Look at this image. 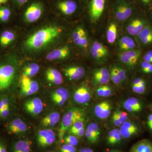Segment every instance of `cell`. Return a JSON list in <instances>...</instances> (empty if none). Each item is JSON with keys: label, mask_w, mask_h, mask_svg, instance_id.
I'll return each mask as SVG.
<instances>
[{"label": "cell", "mask_w": 152, "mask_h": 152, "mask_svg": "<svg viewBox=\"0 0 152 152\" xmlns=\"http://www.w3.org/2000/svg\"><path fill=\"white\" fill-rule=\"evenodd\" d=\"M62 27L57 24L45 25L34 31L25 39L23 48L29 55H36L53 46L64 34Z\"/></svg>", "instance_id": "obj_1"}, {"label": "cell", "mask_w": 152, "mask_h": 152, "mask_svg": "<svg viewBox=\"0 0 152 152\" xmlns=\"http://www.w3.org/2000/svg\"><path fill=\"white\" fill-rule=\"evenodd\" d=\"M49 6L45 0H30L21 8L23 19L27 23H35L45 15Z\"/></svg>", "instance_id": "obj_2"}, {"label": "cell", "mask_w": 152, "mask_h": 152, "mask_svg": "<svg viewBox=\"0 0 152 152\" xmlns=\"http://www.w3.org/2000/svg\"><path fill=\"white\" fill-rule=\"evenodd\" d=\"M16 73L15 66L11 61L0 62V91L7 89L12 86Z\"/></svg>", "instance_id": "obj_3"}, {"label": "cell", "mask_w": 152, "mask_h": 152, "mask_svg": "<svg viewBox=\"0 0 152 152\" xmlns=\"http://www.w3.org/2000/svg\"><path fill=\"white\" fill-rule=\"evenodd\" d=\"M84 115L83 111L77 108L71 109L66 113L63 117L59 131V137L61 140H63L66 131L76 122L83 119Z\"/></svg>", "instance_id": "obj_4"}, {"label": "cell", "mask_w": 152, "mask_h": 152, "mask_svg": "<svg viewBox=\"0 0 152 152\" xmlns=\"http://www.w3.org/2000/svg\"><path fill=\"white\" fill-rule=\"evenodd\" d=\"M51 7L56 13L70 16L77 10L79 4L76 0H52Z\"/></svg>", "instance_id": "obj_5"}, {"label": "cell", "mask_w": 152, "mask_h": 152, "mask_svg": "<svg viewBox=\"0 0 152 152\" xmlns=\"http://www.w3.org/2000/svg\"><path fill=\"white\" fill-rule=\"evenodd\" d=\"M114 12L117 20L124 21L132 15L133 9L124 0H117L114 6Z\"/></svg>", "instance_id": "obj_6"}, {"label": "cell", "mask_w": 152, "mask_h": 152, "mask_svg": "<svg viewBox=\"0 0 152 152\" xmlns=\"http://www.w3.org/2000/svg\"><path fill=\"white\" fill-rule=\"evenodd\" d=\"M106 0H90L89 14L92 21L96 22L101 18L105 6Z\"/></svg>", "instance_id": "obj_7"}, {"label": "cell", "mask_w": 152, "mask_h": 152, "mask_svg": "<svg viewBox=\"0 0 152 152\" xmlns=\"http://www.w3.org/2000/svg\"><path fill=\"white\" fill-rule=\"evenodd\" d=\"M20 84L21 92L25 96L32 95L37 92L39 89V85L37 82L24 75H22Z\"/></svg>", "instance_id": "obj_8"}, {"label": "cell", "mask_w": 152, "mask_h": 152, "mask_svg": "<svg viewBox=\"0 0 152 152\" xmlns=\"http://www.w3.org/2000/svg\"><path fill=\"white\" fill-rule=\"evenodd\" d=\"M142 54V51L138 49H134L125 51L120 55L121 61L128 66L133 67L137 64Z\"/></svg>", "instance_id": "obj_9"}, {"label": "cell", "mask_w": 152, "mask_h": 152, "mask_svg": "<svg viewBox=\"0 0 152 152\" xmlns=\"http://www.w3.org/2000/svg\"><path fill=\"white\" fill-rule=\"evenodd\" d=\"M119 130L122 137L124 139L130 138L137 135L141 132L140 128L138 125L134 122L128 121L121 125Z\"/></svg>", "instance_id": "obj_10"}, {"label": "cell", "mask_w": 152, "mask_h": 152, "mask_svg": "<svg viewBox=\"0 0 152 152\" xmlns=\"http://www.w3.org/2000/svg\"><path fill=\"white\" fill-rule=\"evenodd\" d=\"M145 106L143 101L135 97L129 98L124 103V108L132 113H140L143 111Z\"/></svg>", "instance_id": "obj_11"}, {"label": "cell", "mask_w": 152, "mask_h": 152, "mask_svg": "<svg viewBox=\"0 0 152 152\" xmlns=\"http://www.w3.org/2000/svg\"><path fill=\"white\" fill-rule=\"evenodd\" d=\"M148 23L147 19L143 17L136 18L131 21L127 26V31L132 35L137 36L148 25Z\"/></svg>", "instance_id": "obj_12"}, {"label": "cell", "mask_w": 152, "mask_h": 152, "mask_svg": "<svg viewBox=\"0 0 152 152\" xmlns=\"http://www.w3.org/2000/svg\"><path fill=\"white\" fill-rule=\"evenodd\" d=\"M37 140L40 146H48L55 141L56 135L55 132L51 129L42 130L39 131L38 133Z\"/></svg>", "instance_id": "obj_13"}, {"label": "cell", "mask_w": 152, "mask_h": 152, "mask_svg": "<svg viewBox=\"0 0 152 152\" xmlns=\"http://www.w3.org/2000/svg\"><path fill=\"white\" fill-rule=\"evenodd\" d=\"M24 108L28 113L35 115H39L42 111L44 104L39 98H33L26 101L24 104Z\"/></svg>", "instance_id": "obj_14"}, {"label": "cell", "mask_w": 152, "mask_h": 152, "mask_svg": "<svg viewBox=\"0 0 152 152\" xmlns=\"http://www.w3.org/2000/svg\"><path fill=\"white\" fill-rule=\"evenodd\" d=\"M85 134L88 141L91 143H96L99 139L100 129L97 124L92 123L88 126Z\"/></svg>", "instance_id": "obj_15"}, {"label": "cell", "mask_w": 152, "mask_h": 152, "mask_svg": "<svg viewBox=\"0 0 152 152\" xmlns=\"http://www.w3.org/2000/svg\"><path fill=\"white\" fill-rule=\"evenodd\" d=\"M69 54L70 50L69 47L64 46L54 49L49 52L46 58L48 61H54L65 58L68 57Z\"/></svg>", "instance_id": "obj_16"}, {"label": "cell", "mask_w": 152, "mask_h": 152, "mask_svg": "<svg viewBox=\"0 0 152 152\" xmlns=\"http://www.w3.org/2000/svg\"><path fill=\"white\" fill-rule=\"evenodd\" d=\"M111 110V104L108 101H103L95 107V115L99 118L104 119L110 116Z\"/></svg>", "instance_id": "obj_17"}, {"label": "cell", "mask_w": 152, "mask_h": 152, "mask_svg": "<svg viewBox=\"0 0 152 152\" xmlns=\"http://www.w3.org/2000/svg\"><path fill=\"white\" fill-rule=\"evenodd\" d=\"M69 91L66 89L60 88L55 90L51 95L52 100L58 105H64L69 98Z\"/></svg>", "instance_id": "obj_18"}, {"label": "cell", "mask_w": 152, "mask_h": 152, "mask_svg": "<svg viewBox=\"0 0 152 152\" xmlns=\"http://www.w3.org/2000/svg\"><path fill=\"white\" fill-rule=\"evenodd\" d=\"M74 98L75 101L77 103L86 104L91 99V93L87 87L83 86L76 90L74 94Z\"/></svg>", "instance_id": "obj_19"}, {"label": "cell", "mask_w": 152, "mask_h": 152, "mask_svg": "<svg viewBox=\"0 0 152 152\" xmlns=\"http://www.w3.org/2000/svg\"><path fill=\"white\" fill-rule=\"evenodd\" d=\"M110 72L106 68H101L95 71L93 80L96 84L105 85L110 81Z\"/></svg>", "instance_id": "obj_20"}, {"label": "cell", "mask_w": 152, "mask_h": 152, "mask_svg": "<svg viewBox=\"0 0 152 152\" xmlns=\"http://www.w3.org/2000/svg\"><path fill=\"white\" fill-rule=\"evenodd\" d=\"M64 72L66 75L70 80H72L81 79L85 74L84 69L80 66L68 67L64 69Z\"/></svg>", "instance_id": "obj_21"}, {"label": "cell", "mask_w": 152, "mask_h": 152, "mask_svg": "<svg viewBox=\"0 0 152 152\" xmlns=\"http://www.w3.org/2000/svg\"><path fill=\"white\" fill-rule=\"evenodd\" d=\"M45 77L47 81L55 85L61 84L63 82V77L61 74L56 69L50 68L45 72Z\"/></svg>", "instance_id": "obj_22"}, {"label": "cell", "mask_w": 152, "mask_h": 152, "mask_svg": "<svg viewBox=\"0 0 152 152\" xmlns=\"http://www.w3.org/2000/svg\"><path fill=\"white\" fill-rule=\"evenodd\" d=\"M129 152H152V141L148 139H143L134 144Z\"/></svg>", "instance_id": "obj_23"}, {"label": "cell", "mask_w": 152, "mask_h": 152, "mask_svg": "<svg viewBox=\"0 0 152 152\" xmlns=\"http://www.w3.org/2000/svg\"><path fill=\"white\" fill-rule=\"evenodd\" d=\"M7 129L10 134H20L27 130V126L21 119L17 118L9 124Z\"/></svg>", "instance_id": "obj_24"}, {"label": "cell", "mask_w": 152, "mask_h": 152, "mask_svg": "<svg viewBox=\"0 0 152 152\" xmlns=\"http://www.w3.org/2000/svg\"><path fill=\"white\" fill-rule=\"evenodd\" d=\"M141 43L144 46L152 44V26L148 25L137 35Z\"/></svg>", "instance_id": "obj_25"}, {"label": "cell", "mask_w": 152, "mask_h": 152, "mask_svg": "<svg viewBox=\"0 0 152 152\" xmlns=\"http://www.w3.org/2000/svg\"><path fill=\"white\" fill-rule=\"evenodd\" d=\"M16 39V34L13 31L6 30L0 35V45L3 48L8 47Z\"/></svg>", "instance_id": "obj_26"}, {"label": "cell", "mask_w": 152, "mask_h": 152, "mask_svg": "<svg viewBox=\"0 0 152 152\" xmlns=\"http://www.w3.org/2000/svg\"><path fill=\"white\" fill-rule=\"evenodd\" d=\"M60 118V114L57 112H53L43 118L41 124L43 126L53 127L58 122Z\"/></svg>", "instance_id": "obj_27"}, {"label": "cell", "mask_w": 152, "mask_h": 152, "mask_svg": "<svg viewBox=\"0 0 152 152\" xmlns=\"http://www.w3.org/2000/svg\"><path fill=\"white\" fill-rule=\"evenodd\" d=\"M119 48L121 50L127 51L134 50L136 47V44L134 40L128 37H124L119 40Z\"/></svg>", "instance_id": "obj_28"}, {"label": "cell", "mask_w": 152, "mask_h": 152, "mask_svg": "<svg viewBox=\"0 0 152 152\" xmlns=\"http://www.w3.org/2000/svg\"><path fill=\"white\" fill-rule=\"evenodd\" d=\"M122 138L120 130L114 129L109 132L107 137V142L110 145H115L121 142Z\"/></svg>", "instance_id": "obj_29"}, {"label": "cell", "mask_w": 152, "mask_h": 152, "mask_svg": "<svg viewBox=\"0 0 152 152\" xmlns=\"http://www.w3.org/2000/svg\"><path fill=\"white\" fill-rule=\"evenodd\" d=\"M39 69L40 66L38 64L34 63H30L24 67L23 75L31 77L36 75Z\"/></svg>", "instance_id": "obj_30"}, {"label": "cell", "mask_w": 152, "mask_h": 152, "mask_svg": "<svg viewBox=\"0 0 152 152\" xmlns=\"http://www.w3.org/2000/svg\"><path fill=\"white\" fill-rule=\"evenodd\" d=\"M31 143L28 140L17 142L14 146L13 152H31Z\"/></svg>", "instance_id": "obj_31"}, {"label": "cell", "mask_w": 152, "mask_h": 152, "mask_svg": "<svg viewBox=\"0 0 152 152\" xmlns=\"http://www.w3.org/2000/svg\"><path fill=\"white\" fill-rule=\"evenodd\" d=\"M117 28L116 25L114 23L110 24L109 26L107 33V38L110 44L115 42L117 37Z\"/></svg>", "instance_id": "obj_32"}, {"label": "cell", "mask_w": 152, "mask_h": 152, "mask_svg": "<svg viewBox=\"0 0 152 152\" xmlns=\"http://www.w3.org/2000/svg\"><path fill=\"white\" fill-rule=\"evenodd\" d=\"M86 35V32L82 28L79 27L77 28V29L75 31L73 34L72 38L74 42L79 40L80 39Z\"/></svg>", "instance_id": "obj_33"}, {"label": "cell", "mask_w": 152, "mask_h": 152, "mask_svg": "<svg viewBox=\"0 0 152 152\" xmlns=\"http://www.w3.org/2000/svg\"><path fill=\"white\" fill-rule=\"evenodd\" d=\"M92 47L98 52L102 54L104 57L108 54V50L107 48L100 43L97 42H93Z\"/></svg>", "instance_id": "obj_34"}, {"label": "cell", "mask_w": 152, "mask_h": 152, "mask_svg": "<svg viewBox=\"0 0 152 152\" xmlns=\"http://www.w3.org/2000/svg\"><path fill=\"white\" fill-rule=\"evenodd\" d=\"M84 126V124L83 119L80 120L76 122L69 129V132L70 134L73 135L74 133H75L77 131L81 129Z\"/></svg>", "instance_id": "obj_35"}, {"label": "cell", "mask_w": 152, "mask_h": 152, "mask_svg": "<svg viewBox=\"0 0 152 152\" xmlns=\"http://www.w3.org/2000/svg\"><path fill=\"white\" fill-rule=\"evenodd\" d=\"M110 77L112 81L116 85H119L121 83V81L120 78L119 76L118 75L115 68V66L113 67L110 73Z\"/></svg>", "instance_id": "obj_36"}, {"label": "cell", "mask_w": 152, "mask_h": 152, "mask_svg": "<svg viewBox=\"0 0 152 152\" xmlns=\"http://www.w3.org/2000/svg\"><path fill=\"white\" fill-rule=\"evenodd\" d=\"M64 142L66 144L76 146L78 144V140L75 136L73 135H68L66 136L64 139Z\"/></svg>", "instance_id": "obj_37"}, {"label": "cell", "mask_w": 152, "mask_h": 152, "mask_svg": "<svg viewBox=\"0 0 152 152\" xmlns=\"http://www.w3.org/2000/svg\"><path fill=\"white\" fill-rule=\"evenodd\" d=\"M75 43L77 45L82 47L83 48H86L88 46V41L86 34L82 37L80 40L76 42Z\"/></svg>", "instance_id": "obj_38"}, {"label": "cell", "mask_w": 152, "mask_h": 152, "mask_svg": "<svg viewBox=\"0 0 152 152\" xmlns=\"http://www.w3.org/2000/svg\"><path fill=\"white\" fill-rule=\"evenodd\" d=\"M115 111L116 112L117 115L122 124L127 121L128 117L127 113H126L122 111L119 110Z\"/></svg>", "instance_id": "obj_39"}, {"label": "cell", "mask_w": 152, "mask_h": 152, "mask_svg": "<svg viewBox=\"0 0 152 152\" xmlns=\"http://www.w3.org/2000/svg\"><path fill=\"white\" fill-rule=\"evenodd\" d=\"M116 70L118 75L119 76L121 81H124L126 80V75L124 70L121 68V67L118 66H115Z\"/></svg>", "instance_id": "obj_40"}, {"label": "cell", "mask_w": 152, "mask_h": 152, "mask_svg": "<svg viewBox=\"0 0 152 152\" xmlns=\"http://www.w3.org/2000/svg\"><path fill=\"white\" fill-rule=\"evenodd\" d=\"M12 10L10 8L6 6L0 7V15H7L11 17Z\"/></svg>", "instance_id": "obj_41"}, {"label": "cell", "mask_w": 152, "mask_h": 152, "mask_svg": "<svg viewBox=\"0 0 152 152\" xmlns=\"http://www.w3.org/2000/svg\"><path fill=\"white\" fill-rule=\"evenodd\" d=\"M61 152H76V148L73 146L66 144L62 147Z\"/></svg>", "instance_id": "obj_42"}, {"label": "cell", "mask_w": 152, "mask_h": 152, "mask_svg": "<svg viewBox=\"0 0 152 152\" xmlns=\"http://www.w3.org/2000/svg\"><path fill=\"white\" fill-rule=\"evenodd\" d=\"M30 0H12L14 4L18 9H21Z\"/></svg>", "instance_id": "obj_43"}, {"label": "cell", "mask_w": 152, "mask_h": 152, "mask_svg": "<svg viewBox=\"0 0 152 152\" xmlns=\"http://www.w3.org/2000/svg\"><path fill=\"white\" fill-rule=\"evenodd\" d=\"M90 52H91L93 58L96 59H100L104 57L102 54L98 52L96 50H95L93 47H92L90 49Z\"/></svg>", "instance_id": "obj_44"}, {"label": "cell", "mask_w": 152, "mask_h": 152, "mask_svg": "<svg viewBox=\"0 0 152 152\" xmlns=\"http://www.w3.org/2000/svg\"><path fill=\"white\" fill-rule=\"evenodd\" d=\"M112 121L114 125L116 126H121V123L120 121L118 115H117L116 112L115 111L112 116Z\"/></svg>", "instance_id": "obj_45"}, {"label": "cell", "mask_w": 152, "mask_h": 152, "mask_svg": "<svg viewBox=\"0 0 152 152\" xmlns=\"http://www.w3.org/2000/svg\"><path fill=\"white\" fill-rule=\"evenodd\" d=\"M10 114V107L9 106L6 107L0 112V117L4 118L9 116Z\"/></svg>", "instance_id": "obj_46"}, {"label": "cell", "mask_w": 152, "mask_h": 152, "mask_svg": "<svg viewBox=\"0 0 152 152\" xmlns=\"http://www.w3.org/2000/svg\"><path fill=\"white\" fill-rule=\"evenodd\" d=\"M146 124L149 130L152 134V113L149 114L147 117Z\"/></svg>", "instance_id": "obj_47"}, {"label": "cell", "mask_w": 152, "mask_h": 152, "mask_svg": "<svg viewBox=\"0 0 152 152\" xmlns=\"http://www.w3.org/2000/svg\"><path fill=\"white\" fill-rule=\"evenodd\" d=\"M104 93L103 97H107L112 94V91L110 87L107 86H103Z\"/></svg>", "instance_id": "obj_48"}, {"label": "cell", "mask_w": 152, "mask_h": 152, "mask_svg": "<svg viewBox=\"0 0 152 152\" xmlns=\"http://www.w3.org/2000/svg\"><path fill=\"white\" fill-rule=\"evenodd\" d=\"M8 106H9V103L7 99H6V98L0 99V112L4 108Z\"/></svg>", "instance_id": "obj_49"}, {"label": "cell", "mask_w": 152, "mask_h": 152, "mask_svg": "<svg viewBox=\"0 0 152 152\" xmlns=\"http://www.w3.org/2000/svg\"><path fill=\"white\" fill-rule=\"evenodd\" d=\"M142 6L145 8L152 7V0H139Z\"/></svg>", "instance_id": "obj_50"}, {"label": "cell", "mask_w": 152, "mask_h": 152, "mask_svg": "<svg viewBox=\"0 0 152 152\" xmlns=\"http://www.w3.org/2000/svg\"><path fill=\"white\" fill-rule=\"evenodd\" d=\"M86 132V129L85 128H83L77 131L75 133H74L73 135L77 136V137H82L84 135L85 133Z\"/></svg>", "instance_id": "obj_51"}, {"label": "cell", "mask_w": 152, "mask_h": 152, "mask_svg": "<svg viewBox=\"0 0 152 152\" xmlns=\"http://www.w3.org/2000/svg\"><path fill=\"white\" fill-rule=\"evenodd\" d=\"M104 87L103 86L99 87L97 90V94L98 96L100 97L103 96Z\"/></svg>", "instance_id": "obj_52"}, {"label": "cell", "mask_w": 152, "mask_h": 152, "mask_svg": "<svg viewBox=\"0 0 152 152\" xmlns=\"http://www.w3.org/2000/svg\"><path fill=\"white\" fill-rule=\"evenodd\" d=\"M0 152H7L5 145L0 140Z\"/></svg>", "instance_id": "obj_53"}, {"label": "cell", "mask_w": 152, "mask_h": 152, "mask_svg": "<svg viewBox=\"0 0 152 152\" xmlns=\"http://www.w3.org/2000/svg\"><path fill=\"white\" fill-rule=\"evenodd\" d=\"M143 61L152 64V58L145 54L143 56Z\"/></svg>", "instance_id": "obj_54"}, {"label": "cell", "mask_w": 152, "mask_h": 152, "mask_svg": "<svg viewBox=\"0 0 152 152\" xmlns=\"http://www.w3.org/2000/svg\"><path fill=\"white\" fill-rule=\"evenodd\" d=\"M142 72L145 74H152V64L149 67L147 68L145 70L142 71Z\"/></svg>", "instance_id": "obj_55"}, {"label": "cell", "mask_w": 152, "mask_h": 152, "mask_svg": "<svg viewBox=\"0 0 152 152\" xmlns=\"http://www.w3.org/2000/svg\"><path fill=\"white\" fill-rule=\"evenodd\" d=\"M79 152H94L92 149L89 148H82L80 150Z\"/></svg>", "instance_id": "obj_56"}, {"label": "cell", "mask_w": 152, "mask_h": 152, "mask_svg": "<svg viewBox=\"0 0 152 152\" xmlns=\"http://www.w3.org/2000/svg\"><path fill=\"white\" fill-rule=\"evenodd\" d=\"M9 0H0V6L6 4L8 1Z\"/></svg>", "instance_id": "obj_57"}, {"label": "cell", "mask_w": 152, "mask_h": 152, "mask_svg": "<svg viewBox=\"0 0 152 152\" xmlns=\"http://www.w3.org/2000/svg\"><path fill=\"white\" fill-rule=\"evenodd\" d=\"M147 54L152 58V50H150L147 53Z\"/></svg>", "instance_id": "obj_58"}, {"label": "cell", "mask_w": 152, "mask_h": 152, "mask_svg": "<svg viewBox=\"0 0 152 152\" xmlns=\"http://www.w3.org/2000/svg\"><path fill=\"white\" fill-rule=\"evenodd\" d=\"M147 107L150 110H151V111L152 113V103L148 105V107Z\"/></svg>", "instance_id": "obj_59"}, {"label": "cell", "mask_w": 152, "mask_h": 152, "mask_svg": "<svg viewBox=\"0 0 152 152\" xmlns=\"http://www.w3.org/2000/svg\"><path fill=\"white\" fill-rule=\"evenodd\" d=\"M107 152H122V151H119V150H111V151H109Z\"/></svg>", "instance_id": "obj_60"}, {"label": "cell", "mask_w": 152, "mask_h": 152, "mask_svg": "<svg viewBox=\"0 0 152 152\" xmlns=\"http://www.w3.org/2000/svg\"><path fill=\"white\" fill-rule=\"evenodd\" d=\"M151 16H152V11H151Z\"/></svg>", "instance_id": "obj_61"}, {"label": "cell", "mask_w": 152, "mask_h": 152, "mask_svg": "<svg viewBox=\"0 0 152 152\" xmlns=\"http://www.w3.org/2000/svg\"></svg>", "instance_id": "obj_62"}]
</instances>
